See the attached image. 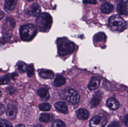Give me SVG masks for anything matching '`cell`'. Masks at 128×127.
Returning <instances> with one entry per match:
<instances>
[{"label":"cell","instance_id":"cell-18","mask_svg":"<svg viewBox=\"0 0 128 127\" xmlns=\"http://www.w3.org/2000/svg\"><path fill=\"white\" fill-rule=\"evenodd\" d=\"M100 81L96 77H93L89 83L88 87L91 91H94L98 88L100 85Z\"/></svg>","mask_w":128,"mask_h":127},{"label":"cell","instance_id":"cell-22","mask_svg":"<svg viewBox=\"0 0 128 127\" xmlns=\"http://www.w3.org/2000/svg\"><path fill=\"white\" fill-rule=\"evenodd\" d=\"M66 79L61 76H58L54 81V84L57 87H60L65 84Z\"/></svg>","mask_w":128,"mask_h":127},{"label":"cell","instance_id":"cell-21","mask_svg":"<svg viewBox=\"0 0 128 127\" xmlns=\"http://www.w3.org/2000/svg\"><path fill=\"white\" fill-rule=\"evenodd\" d=\"M93 39L94 42H104L106 40V36L104 33L100 32L96 34Z\"/></svg>","mask_w":128,"mask_h":127},{"label":"cell","instance_id":"cell-6","mask_svg":"<svg viewBox=\"0 0 128 127\" xmlns=\"http://www.w3.org/2000/svg\"><path fill=\"white\" fill-rule=\"evenodd\" d=\"M106 118L102 114L97 115L94 116L90 121V127H104L107 124Z\"/></svg>","mask_w":128,"mask_h":127},{"label":"cell","instance_id":"cell-37","mask_svg":"<svg viewBox=\"0 0 128 127\" xmlns=\"http://www.w3.org/2000/svg\"><path fill=\"white\" fill-rule=\"evenodd\" d=\"M34 127H44L42 125L40 124H38L37 125Z\"/></svg>","mask_w":128,"mask_h":127},{"label":"cell","instance_id":"cell-2","mask_svg":"<svg viewBox=\"0 0 128 127\" xmlns=\"http://www.w3.org/2000/svg\"><path fill=\"white\" fill-rule=\"evenodd\" d=\"M37 33V28L34 25L28 24L24 25L20 28V38L22 41L29 42L35 37Z\"/></svg>","mask_w":128,"mask_h":127},{"label":"cell","instance_id":"cell-7","mask_svg":"<svg viewBox=\"0 0 128 127\" xmlns=\"http://www.w3.org/2000/svg\"><path fill=\"white\" fill-rule=\"evenodd\" d=\"M6 115L8 119L11 120L16 118L17 113V109L15 103L11 101L9 103L6 110Z\"/></svg>","mask_w":128,"mask_h":127},{"label":"cell","instance_id":"cell-9","mask_svg":"<svg viewBox=\"0 0 128 127\" xmlns=\"http://www.w3.org/2000/svg\"><path fill=\"white\" fill-rule=\"evenodd\" d=\"M117 10L120 15H127L128 14V1L120 0L117 5Z\"/></svg>","mask_w":128,"mask_h":127},{"label":"cell","instance_id":"cell-30","mask_svg":"<svg viewBox=\"0 0 128 127\" xmlns=\"http://www.w3.org/2000/svg\"><path fill=\"white\" fill-rule=\"evenodd\" d=\"M107 127H121V126L118 122H115L109 125Z\"/></svg>","mask_w":128,"mask_h":127},{"label":"cell","instance_id":"cell-31","mask_svg":"<svg viewBox=\"0 0 128 127\" xmlns=\"http://www.w3.org/2000/svg\"><path fill=\"white\" fill-rule=\"evenodd\" d=\"M5 110L4 106L2 104L0 103V116L4 113Z\"/></svg>","mask_w":128,"mask_h":127},{"label":"cell","instance_id":"cell-32","mask_svg":"<svg viewBox=\"0 0 128 127\" xmlns=\"http://www.w3.org/2000/svg\"><path fill=\"white\" fill-rule=\"evenodd\" d=\"M123 124L126 127H128V114L126 116L123 121Z\"/></svg>","mask_w":128,"mask_h":127},{"label":"cell","instance_id":"cell-29","mask_svg":"<svg viewBox=\"0 0 128 127\" xmlns=\"http://www.w3.org/2000/svg\"><path fill=\"white\" fill-rule=\"evenodd\" d=\"M6 90L8 94L11 95H15L16 92V89L12 86H9L7 88Z\"/></svg>","mask_w":128,"mask_h":127},{"label":"cell","instance_id":"cell-25","mask_svg":"<svg viewBox=\"0 0 128 127\" xmlns=\"http://www.w3.org/2000/svg\"><path fill=\"white\" fill-rule=\"evenodd\" d=\"M52 127H65L66 124L64 123L60 119H56L52 122Z\"/></svg>","mask_w":128,"mask_h":127},{"label":"cell","instance_id":"cell-20","mask_svg":"<svg viewBox=\"0 0 128 127\" xmlns=\"http://www.w3.org/2000/svg\"><path fill=\"white\" fill-rule=\"evenodd\" d=\"M54 119V116L53 115L47 113H42L40 114L39 118L40 121L45 123H48Z\"/></svg>","mask_w":128,"mask_h":127},{"label":"cell","instance_id":"cell-36","mask_svg":"<svg viewBox=\"0 0 128 127\" xmlns=\"http://www.w3.org/2000/svg\"><path fill=\"white\" fill-rule=\"evenodd\" d=\"M15 127H25L24 125L22 124H18L16 125Z\"/></svg>","mask_w":128,"mask_h":127},{"label":"cell","instance_id":"cell-26","mask_svg":"<svg viewBox=\"0 0 128 127\" xmlns=\"http://www.w3.org/2000/svg\"><path fill=\"white\" fill-rule=\"evenodd\" d=\"M10 81V76L8 74L0 77V85L8 84Z\"/></svg>","mask_w":128,"mask_h":127},{"label":"cell","instance_id":"cell-12","mask_svg":"<svg viewBox=\"0 0 128 127\" xmlns=\"http://www.w3.org/2000/svg\"><path fill=\"white\" fill-rule=\"evenodd\" d=\"M106 106L110 109L116 110L119 109L120 104L118 101L114 98H110L106 101Z\"/></svg>","mask_w":128,"mask_h":127},{"label":"cell","instance_id":"cell-5","mask_svg":"<svg viewBox=\"0 0 128 127\" xmlns=\"http://www.w3.org/2000/svg\"><path fill=\"white\" fill-rule=\"evenodd\" d=\"M63 98L68 104L75 105L80 101V95L76 90L72 89H68L64 91Z\"/></svg>","mask_w":128,"mask_h":127},{"label":"cell","instance_id":"cell-24","mask_svg":"<svg viewBox=\"0 0 128 127\" xmlns=\"http://www.w3.org/2000/svg\"><path fill=\"white\" fill-rule=\"evenodd\" d=\"M39 107V109L41 111L46 112L50 110L51 106L48 103H44L40 104Z\"/></svg>","mask_w":128,"mask_h":127},{"label":"cell","instance_id":"cell-28","mask_svg":"<svg viewBox=\"0 0 128 127\" xmlns=\"http://www.w3.org/2000/svg\"><path fill=\"white\" fill-rule=\"evenodd\" d=\"M0 127H12L11 123L4 119H0Z\"/></svg>","mask_w":128,"mask_h":127},{"label":"cell","instance_id":"cell-3","mask_svg":"<svg viewBox=\"0 0 128 127\" xmlns=\"http://www.w3.org/2000/svg\"><path fill=\"white\" fill-rule=\"evenodd\" d=\"M58 52L62 56H66L73 53L75 48V44L65 38L58 40L57 42Z\"/></svg>","mask_w":128,"mask_h":127},{"label":"cell","instance_id":"cell-4","mask_svg":"<svg viewBox=\"0 0 128 127\" xmlns=\"http://www.w3.org/2000/svg\"><path fill=\"white\" fill-rule=\"evenodd\" d=\"M108 26L112 30L121 32L127 28V24L121 16L115 15L111 16L109 18Z\"/></svg>","mask_w":128,"mask_h":127},{"label":"cell","instance_id":"cell-17","mask_svg":"<svg viewBox=\"0 0 128 127\" xmlns=\"http://www.w3.org/2000/svg\"><path fill=\"white\" fill-rule=\"evenodd\" d=\"M15 22L12 18H7L5 20V22L3 25V28L4 30L8 31L11 30L14 28Z\"/></svg>","mask_w":128,"mask_h":127},{"label":"cell","instance_id":"cell-34","mask_svg":"<svg viewBox=\"0 0 128 127\" xmlns=\"http://www.w3.org/2000/svg\"><path fill=\"white\" fill-rule=\"evenodd\" d=\"M4 16V13L3 12L0 10V20L3 18Z\"/></svg>","mask_w":128,"mask_h":127},{"label":"cell","instance_id":"cell-11","mask_svg":"<svg viewBox=\"0 0 128 127\" xmlns=\"http://www.w3.org/2000/svg\"><path fill=\"white\" fill-rule=\"evenodd\" d=\"M16 0H6L5 1L4 9L7 12L10 13L16 8L17 3Z\"/></svg>","mask_w":128,"mask_h":127},{"label":"cell","instance_id":"cell-16","mask_svg":"<svg viewBox=\"0 0 128 127\" xmlns=\"http://www.w3.org/2000/svg\"><path fill=\"white\" fill-rule=\"evenodd\" d=\"M76 114L78 118L83 121L87 120L90 116L88 111L85 109H80L78 110Z\"/></svg>","mask_w":128,"mask_h":127},{"label":"cell","instance_id":"cell-23","mask_svg":"<svg viewBox=\"0 0 128 127\" xmlns=\"http://www.w3.org/2000/svg\"><path fill=\"white\" fill-rule=\"evenodd\" d=\"M19 71L21 73H24L27 71L28 66L24 62L20 61L16 64Z\"/></svg>","mask_w":128,"mask_h":127},{"label":"cell","instance_id":"cell-38","mask_svg":"<svg viewBox=\"0 0 128 127\" xmlns=\"http://www.w3.org/2000/svg\"><path fill=\"white\" fill-rule=\"evenodd\" d=\"M2 92L0 90V97L2 96Z\"/></svg>","mask_w":128,"mask_h":127},{"label":"cell","instance_id":"cell-1","mask_svg":"<svg viewBox=\"0 0 128 127\" xmlns=\"http://www.w3.org/2000/svg\"><path fill=\"white\" fill-rule=\"evenodd\" d=\"M36 22L40 31L47 33L49 31L52 25V18L49 13H42L37 16Z\"/></svg>","mask_w":128,"mask_h":127},{"label":"cell","instance_id":"cell-19","mask_svg":"<svg viewBox=\"0 0 128 127\" xmlns=\"http://www.w3.org/2000/svg\"><path fill=\"white\" fill-rule=\"evenodd\" d=\"M37 94L44 100L47 101L49 99V93L46 89L44 88L40 89L37 91Z\"/></svg>","mask_w":128,"mask_h":127},{"label":"cell","instance_id":"cell-8","mask_svg":"<svg viewBox=\"0 0 128 127\" xmlns=\"http://www.w3.org/2000/svg\"><path fill=\"white\" fill-rule=\"evenodd\" d=\"M41 8L37 3H34L29 6L27 10V13L30 16H38L40 14Z\"/></svg>","mask_w":128,"mask_h":127},{"label":"cell","instance_id":"cell-10","mask_svg":"<svg viewBox=\"0 0 128 127\" xmlns=\"http://www.w3.org/2000/svg\"><path fill=\"white\" fill-rule=\"evenodd\" d=\"M102 98V93L101 92H96L93 95V97L90 102V106L92 108L98 106L100 103Z\"/></svg>","mask_w":128,"mask_h":127},{"label":"cell","instance_id":"cell-35","mask_svg":"<svg viewBox=\"0 0 128 127\" xmlns=\"http://www.w3.org/2000/svg\"><path fill=\"white\" fill-rule=\"evenodd\" d=\"M18 76V74L16 73H14L13 74H12L11 75V78L13 80H14L16 78V77Z\"/></svg>","mask_w":128,"mask_h":127},{"label":"cell","instance_id":"cell-14","mask_svg":"<svg viewBox=\"0 0 128 127\" xmlns=\"http://www.w3.org/2000/svg\"><path fill=\"white\" fill-rule=\"evenodd\" d=\"M100 9L101 11L103 13L109 14L113 11L114 7L110 3L106 2L102 4Z\"/></svg>","mask_w":128,"mask_h":127},{"label":"cell","instance_id":"cell-13","mask_svg":"<svg viewBox=\"0 0 128 127\" xmlns=\"http://www.w3.org/2000/svg\"><path fill=\"white\" fill-rule=\"evenodd\" d=\"M56 109L60 112L64 114H67L68 112V108L66 103L62 101L56 102L54 104Z\"/></svg>","mask_w":128,"mask_h":127},{"label":"cell","instance_id":"cell-33","mask_svg":"<svg viewBox=\"0 0 128 127\" xmlns=\"http://www.w3.org/2000/svg\"><path fill=\"white\" fill-rule=\"evenodd\" d=\"M84 3H90L93 4H97V1L96 0H84L83 1Z\"/></svg>","mask_w":128,"mask_h":127},{"label":"cell","instance_id":"cell-15","mask_svg":"<svg viewBox=\"0 0 128 127\" xmlns=\"http://www.w3.org/2000/svg\"><path fill=\"white\" fill-rule=\"evenodd\" d=\"M39 75L40 77L46 79H52L54 77L53 72L47 69H42L40 70Z\"/></svg>","mask_w":128,"mask_h":127},{"label":"cell","instance_id":"cell-27","mask_svg":"<svg viewBox=\"0 0 128 127\" xmlns=\"http://www.w3.org/2000/svg\"><path fill=\"white\" fill-rule=\"evenodd\" d=\"M34 68L32 64H30L28 66L27 69L28 77L29 78L33 77L34 74Z\"/></svg>","mask_w":128,"mask_h":127}]
</instances>
